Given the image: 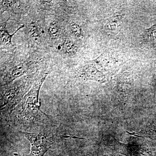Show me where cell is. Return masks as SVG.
<instances>
[{
    "instance_id": "cell-1",
    "label": "cell",
    "mask_w": 156,
    "mask_h": 156,
    "mask_svg": "<svg viewBox=\"0 0 156 156\" xmlns=\"http://www.w3.org/2000/svg\"><path fill=\"white\" fill-rule=\"evenodd\" d=\"M48 75V73H41L30 90L13 111L14 121L17 126L26 129L31 126L55 125L53 119L42 112L40 108L39 92Z\"/></svg>"
},
{
    "instance_id": "cell-2",
    "label": "cell",
    "mask_w": 156,
    "mask_h": 156,
    "mask_svg": "<svg viewBox=\"0 0 156 156\" xmlns=\"http://www.w3.org/2000/svg\"><path fill=\"white\" fill-rule=\"evenodd\" d=\"M26 82H17L3 88L1 93V115L6 119L23 99L26 91Z\"/></svg>"
},
{
    "instance_id": "cell-3",
    "label": "cell",
    "mask_w": 156,
    "mask_h": 156,
    "mask_svg": "<svg viewBox=\"0 0 156 156\" xmlns=\"http://www.w3.org/2000/svg\"><path fill=\"white\" fill-rule=\"evenodd\" d=\"M31 145L30 156H44L56 142L54 134L49 132L38 133L21 132Z\"/></svg>"
},
{
    "instance_id": "cell-4",
    "label": "cell",
    "mask_w": 156,
    "mask_h": 156,
    "mask_svg": "<svg viewBox=\"0 0 156 156\" xmlns=\"http://www.w3.org/2000/svg\"><path fill=\"white\" fill-rule=\"evenodd\" d=\"M24 27V25H21V27L17 29L14 33L12 34H10L6 29L5 24L4 25H2L1 28V46L2 45V46H9L12 45L11 41H12V37L18 30H19L20 29Z\"/></svg>"
},
{
    "instance_id": "cell-5",
    "label": "cell",
    "mask_w": 156,
    "mask_h": 156,
    "mask_svg": "<svg viewBox=\"0 0 156 156\" xmlns=\"http://www.w3.org/2000/svg\"><path fill=\"white\" fill-rule=\"evenodd\" d=\"M155 25L152 27L146 30L145 34L143 36L144 44L149 45L155 44L156 37H155Z\"/></svg>"
},
{
    "instance_id": "cell-6",
    "label": "cell",
    "mask_w": 156,
    "mask_h": 156,
    "mask_svg": "<svg viewBox=\"0 0 156 156\" xmlns=\"http://www.w3.org/2000/svg\"><path fill=\"white\" fill-rule=\"evenodd\" d=\"M27 70V68L25 65L23 63L18 64L12 69L9 81L12 80L14 79L22 76L26 73Z\"/></svg>"
},
{
    "instance_id": "cell-7",
    "label": "cell",
    "mask_w": 156,
    "mask_h": 156,
    "mask_svg": "<svg viewBox=\"0 0 156 156\" xmlns=\"http://www.w3.org/2000/svg\"><path fill=\"white\" fill-rule=\"evenodd\" d=\"M62 50L65 54L71 55L76 51V48L74 43L70 40H66L62 44Z\"/></svg>"
},
{
    "instance_id": "cell-8",
    "label": "cell",
    "mask_w": 156,
    "mask_h": 156,
    "mask_svg": "<svg viewBox=\"0 0 156 156\" xmlns=\"http://www.w3.org/2000/svg\"><path fill=\"white\" fill-rule=\"evenodd\" d=\"M69 28L72 33L78 38L82 37V31L80 27L75 23H70Z\"/></svg>"
},
{
    "instance_id": "cell-9",
    "label": "cell",
    "mask_w": 156,
    "mask_h": 156,
    "mask_svg": "<svg viewBox=\"0 0 156 156\" xmlns=\"http://www.w3.org/2000/svg\"><path fill=\"white\" fill-rule=\"evenodd\" d=\"M30 32L33 37L35 40H38L41 37V32L38 27L34 23L30 26Z\"/></svg>"
},
{
    "instance_id": "cell-10",
    "label": "cell",
    "mask_w": 156,
    "mask_h": 156,
    "mask_svg": "<svg viewBox=\"0 0 156 156\" xmlns=\"http://www.w3.org/2000/svg\"><path fill=\"white\" fill-rule=\"evenodd\" d=\"M49 33L53 37H56L58 34L59 28L57 23L55 22L50 23L48 28Z\"/></svg>"
},
{
    "instance_id": "cell-11",
    "label": "cell",
    "mask_w": 156,
    "mask_h": 156,
    "mask_svg": "<svg viewBox=\"0 0 156 156\" xmlns=\"http://www.w3.org/2000/svg\"><path fill=\"white\" fill-rule=\"evenodd\" d=\"M16 2L13 1H1V4L3 8L8 9L13 7L16 4Z\"/></svg>"
}]
</instances>
